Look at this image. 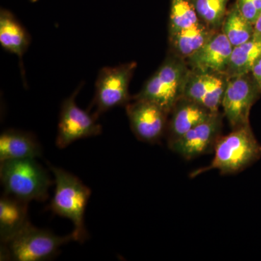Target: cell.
Listing matches in <instances>:
<instances>
[{"instance_id":"obj_1","label":"cell","mask_w":261,"mask_h":261,"mask_svg":"<svg viewBox=\"0 0 261 261\" xmlns=\"http://www.w3.org/2000/svg\"><path fill=\"white\" fill-rule=\"evenodd\" d=\"M49 168L56 185L49 209L53 214L69 219L74 226L72 233L75 241L83 243L89 238L84 216L92 192L72 173L50 164Z\"/></svg>"},{"instance_id":"obj_2","label":"cell","mask_w":261,"mask_h":261,"mask_svg":"<svg viewBox=\"0 0 261 261\" xmlns=\"http://www.w3.org/2000/svg\"><path fill=\"white\" fill-rule=\"evenodd\" d=\"M214 152L211 164L193 171L191 178L213 169L219 170L223 175L241 172L260 159L261 146L247 125L234 128L224 137L221 136L215 145Z\"/></svg>"},{"instance_id":"obj_3","label":"cell","mask_w":261,"mask_h":261,"mask_svg":"<svg viewBox=\"0 0 261 261\" xmlns=\"http://www.w3.org/2000/svg\"><path fill=\"white\" fill-rule=\"evenodd\" d=\"M0 179L5 194L25 202H44L53 181L36 159L12 160L0 164Z\"/></svg>"},{"instance_id":"obj_4","label":"cell","mask_w":261,"mask_h":261,"mask_svg":"<svg viewBox=\"0 0 261 261\" xmlns=\"http://www.w3.org/2000/svg\"><path fill=\"white\" fill-rule=\"evenodd\" d=\"M75 241L73 233L61 237L30 222L7 243H2L1 260L44 261L56 257L65 244Z\"/></svg>"},{"instance_id":"obj_5","label":"cell","mask_w":261,"mask_h":261,"mask_svg":"<svg viewBox=\"0 0 261 261\" xmlns=\"http://www.w3.org/2000/svg\"><path fill=\"white\" fill-rule=\"evenodd\" d=\"M190 70L185 60L168 57L133 99L150 101L170 114L183 95Z\"/></svg>"},{"instance_id":"obj_6","label":"cell","mask_w":261,"mask_h":261,"mask_svg":"<svg viewBox=\"0 0 261 261\" xmlns=\"http://www.w3.org/2000/svg\"><path fill=\"white\" fill-rule=\"evenodd\" d=\"M137 63H126L116 67H105L99 70L95 83L93 105L96 119L113 108L126 106L130 97L128 86Z\"/></svg>"},{"instance_id":"obj_7","label":"cell","mask_w":261,"mask_h":261,"mask_svg":"<svg viewBox=\"0 0 261 261\" xmlns=\"http://www.w3.org/2000/svg\"><path fill=\"white\" fill-rule=\"evenodd\" d=\"M80 87L62 103L56 144L64 149L75 141L96 137L102 133V126L93 115L91 116L76 105L75 97Z\"/></svg>"},{"instance_id":"obj_8","label":"cell","mask_w":261,"mask_h":261,"mask_svg":"<svg viewBox=\"0 0 261 261\" xmlns=\"http://www.w3.org/2000/svg\"><path fill=\"white\" fill-rule=\"evenodd\" d=\"M259 92L251 73L228 78L221 107L233 129L249 125V114Z\"/></svg>"},{"instance_id":"obj_9","label":"cell","mask_w":261,"mask_h":261,"mask_svg":"<svg viewBox=\"0 0 261 261\" xmlns=\"http://www.w3.org/2000/svg\"><path fill=\"white\" fill-rule=\"evenodd\" d=\"M221 128L222 116L220 113H214L177 140L168 143V147L183 159L190 161L214 149L221 137Z\"/></svg>"},{"instance_id":"obj_10","label":"cell","mask_w":261,"mask_h":261,"mask_svg":"<svg viewBox=\"0 0 261 261\" xmlns=\"http://www.w3.org/2000/svg\"><path fill=\"white\" fill-rule=\"evenodd\" d=\"M126 106L130 126L142 142L155 143L163 137L167 124L168 113L158 105L145 100L134 99Z\"/></svg>"},{"instance_id":"obj_11","label":"cell","mask_w":261,"mask_h":261,"mask_svg":"<svg viewBox=\"0 0 261 261\" xmlns=\"http://www.w3.org/2000/svg\"><path fill=\"white\" fill-rule=\"evenodd\" d=\"M228 80L223 73L190 69L182 97L199 103L212 113H219Z\"/></svg>"},{"instance_id":"obj_12","label":"cell","mask_w":261,"mask_h":261,"mask_svg":"<svg viewBox=\"0 0 261 261\" xmlns=\"http://www.w3.org/2000/svg\"><path fill=\"white\" fill-rule=\"evenodd\" d=\"M232 49V44L224 33L216 32L185 61L191 70L226 74Z\"/></svg>"},{"instance_id":"obj_13","label":"cell","mask_w":261,"mask_h":261,"mask_svg":"<svg viewBox=\"0 0 261 261\" xmlns=\"http://www.w3.org/2000/svg\"><path fill=\"white\" fill-rule=\"evenodd\" d=\"M199 103L181 97L176 103L168 122V144L171 143L188 130L210 118L213 114Z\"/></svg>"},{"instance_id":"obj_14","label":"cell","mask_w":261,"mask_h":261,"mask_svg":"<svg viewBox=\"0 0 261 261\" xmlns=\"http://www.w3.org/2000/svg\"><path fill=\"white\" fill-rule=\"evenodd\" d=\"M42 154V147L32 134L8 129L0 136V163L12 160L37 159Z\"/></svg>"},{"instance_id":"obj_15","label":"cell","mask_w":261,"mask_h":261,"mask_svg":"<svg viewBox=\"0 0 261 261\" xmlns=\"http://www.w3.org/2000/svg\"><path fill=\"white\" fill-rule=\"evenodd\" d=\"M28 202L6 194L0 199V240L7 243L28 223Z\"/></svg>"},{"instance_id":"obj_16","label":"cell","mask_w":261,"mask_h":261,"mask_svg":"<svg viewBox=\"0 0 261 261\" xmlns=\"http://www.w3.org/2000/svg\"><path fill=\"white\" fill-rule=\"evenodd\" d=\"M216 32L215 29L200 20L191 27L182 29L169 37L173 55L186 61L187 58L198 51Z\"/></svg>"},{"instance_id":"obj_17","label":"cell","mask_w":261,"mask_h":261,"mask_svg":"<svg viewBox=\"0 0 261 261\" xmlns=\"http://www.w3.org/2000/svg\"><path fill=\"white\" fill-rule=\"evenodd\" d=\"M31 43L28 32L8 10L0 12V44L5 50L16 55L20 61Z\"/></svg>"},{"instance_id":"obj_18","label":"cell","mask_w":261,"mask_h":261,"mask_svg":"<svg viewBox=\"0 0 261 261\" xmlns=\"http://www.w3.org/2000/svg\"><path fill=\"white\" fill-rule=\"evenodd\" d=\"M261 56V38L253 36L247 42L233 47L226 75L228 78L248 74Z\"/></svg>"},{"instance_id":"obj_19","label":"cell","mask_w":261,"mask_h":261,"mask_svg":"<svg viewBox=\"0 0 261 261\" xmlns=\"http://www.w3.org/2000/svg\"><path fill=\"white\" fill-rule=\"evenodd\" d=\"M221 28V32L224 33L233 47L247 42L254 35L253 24L242 15L236 4L228 12Z\"/></svg>"},{"instance_id":"obj_20","label":"cell","mask_w":261,"mask_h":261,"mask_svg":"<svg viewBox=\"0 0 261 261\" xmlns=\"http://www.w3.org/2000/svg\"><path fill=\"white\" fill-rule=\"evenodd\" d=\"M200 21L192 0H171L169 37Z\"/></svg>"},{"instance_id":"obj_21","label":"cell","mask_w":261,"mask_h":261,"mask_svg":"<svg viewBox=\"0 0 261 261\" xmlns=\"http://www.w3.org/2000/svg\"><path fill=\"white\" fill-rule=\"evenodd\" d=\"M192 2L201 21L215 30L222 27L227 14L228 0H192Z\"/></svg>"},{"instance_id":"obj_22","label":"cell","mask_w":261,"mask_h":261,"mask_svg":"<svg viewBox=\"0 0 261 261\" xmlns=\"http://www.w3.org/2000/svg\"><path fill=\"white\" fill-rule=\"evenodd\" d=\"M235 4L249 22L255 23L261 13V0H236Z\"/></svg>"},{"instance_id":"obj_23","label":"cell","mask_w":261,"mask_h":261,"mask_svg":"<svg viewBox=\"0 0 261 261\" xmlns=\"http://www.w3.org/2000/svg\"><path fill=\"white\" fill-rule=\"evenodd\" d=\"M250 73L253 77L254 80L256 82L257 85L258 86L261 92V56L259 57L258 59L252 67Z\"/></svg>"},{"instance_id":"obj_24","label":"cell","mask_w":261,"mask_h":261,"mask_svg":"<svg viewBox=\"0 0 261 261\" xmlns=\"http://www.w3.org/2000/svg\"><path fill=\"white\" fill-rule=\"evenodd\" d=\"M254 27V35L255 37L261 38V13L257 17V20H255V23L253 24Z\"/></svg>"},{"instance_id":"obj_25","label":"cell","mask_w":261,"mask_h":261,"mask_svg":"<svg viewBox=\"0 0 261 261\" xmlns=\"http://www.w3.org/2000/svg\"><path fill=\"white\" fill-rule=\"evenodd\" d=\"M29 1L32 2V3H36L38 0H29Z\"/></svg>"}]
</instances>
